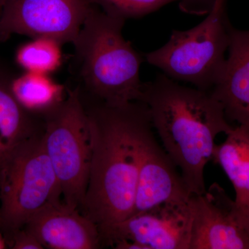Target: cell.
<instances>
[{
  "mask_svg": "<svg viewBox=\"0 0 249 249\" xmlns=\"http://www.w3.org/2000/svg\"><path fill=\"white\" fill-rule=\"evenodd\" d=\"M214 147L212 160L224 170L235 192L236 207L249 204V128L234 127Z\"/></svg>",
  "mask_w": 249,
  "mask_h": 249,
  "instance_id": "4fadbf2b",
  "label": "cell"
},
{
  "mask_svg": "<svg viewBox=\"0 0 249 249\" xmlns=\"http://www.w3.org/2000/svg\"><path fill=\"white\" fill-rule=\"evenodd\" d=\"M58 178L37 134L0 155V231L22 229L49 204L62 202Z\"/></svg>",
  "mask_w": 249,
  "mask_h": 249,
  "instance_id": "277c9868",
  "label": "cell"
},
{
  "mask_svg": "<svg viewBox=\"0 0 249 249\" xmlns=\"http://www.w3.org/2000/svg\"><path fill=\"white\" fill-rule=\"evenodd\" d=\"M192 196L176 165L156 140L152 130L142 144L131 215L165 203L189 201Z\"/></svg>",
  "mask_w": 249,
  "mask_h": 249,
  "instance_id": "30bf717a",
  "label": "cell"
},
{
  "mask_svg": "<svg viewBox=\"0 0 249 249\" xmlns=\"http://www.w3.org/2000/svg\"><path fill=\"white\" fill-rule=\"evenodd\" d=\"M139 101L148 108L152 127L193 196L206 191L205 167L212 160L216 137L234 127L211 91L178 84L165 74L143 83Z\"/></svg>",
  "mask_w": 249,
  "mask_h": 249,
  "instance_id": "7a4b0ae2",
  "label": "cell"
},
{
  "mask_svg": "<svg viewBox=\"0 0 249 249\" xmlns=\"http://www.w3.org/2000/svg\"><path fill=\"white\" fill-rule=\"evenodd\" d=\"M42 139L58 178L62 202L80 211L89 180L91 142L79 87L67 89L65 101L45 118Z\"/></svg>",
  "mask_w": 249,
  "mask_h": 249,
  "instance_id": "8992f818",
  "label": "cell"
},
{
  "mask_svg": "<svg viewBox=\"0 0 249 249\" xmlns=\"http://www.w3.org/2000/svg\"><path fill=\"white\" fill-rule=\"evenodd\" d=\"M235 214L237 219L249 217V204L243 208H237L235 206Z\"/></svg>",
  "mask_w": 249,
  "mask_h": 249,
  "instance_id": "d6986e66",
  "label": "cell"
},
{
  "mask_svg": "<svg viewBox=\"0 0 249 249\" xmlns=\"http://www.w3.org/2000/svg\"><path fill=\"white\" fill-rule=\"evenodd\" d=\"M194 216L190 249H249V235L235 213V201L217 183L193 196Z\"/></svg>",
  "mask_w": 249,
  "mask_h": 249,
  "instance_id": "9c48e42d",
  "label": "cell"
},
{
  "mask_svg": "<svg viewBox=\"0 0 249 249\" xmlns=\"http://www.w3.org/2000/svg\"><path fill=\"white\" fill-rule=\"evenodd\" d=\"M229 55L211 90L229 121L249 128V30L230 29Z\"/></svg>",
  "mask_w": 249,
  "mask_h": 249,
  "instance_id": "7c38bea8",
  "label": "cell"
},
{
  "mask_svg": "<svg viewBox=\"0 0 249 249\" xmlns=\"http://www.w3.org/2000/svg\"><path fill=\"white\" fill-rule=\"evenodd\" d=\"M8 248L7 244L5 240L4 236L2 232L0 231V249H4Z\"/></svg>",
  "mask_w": 249,
  "mask_h": 249,
  "instance_id": "44dd1931",
  "label": "cell"
},
{
  "mask_svg": "<svg viewBox=\"0 0 249 249\" xmlns=\"http://www.w3.org/2000/svg\"><path fill=\"white\" fill-rule=\"evenodd\" d=\"M106 14L127 20L140 18L175 1L183 11L196 14L209 13L215 0H90Z\"/></svg>",
  "mask_w": 249,
  "mask_h": 249,
  "instance_id": "2e32d148",
  "label": "cell"
},
{
  "mask_svg": "<svg viewBox=\"0 0 249 249\" xmlns=\"http://www.w3.org/2000/svg\"><path fill=\"white\" fill-rule=\"evenodd\" d=\"M0 223H1V217H0Z\"/></svg>",
  "mask_w": 249,
  "mask_h": 249,
  "instance_id": "603a6c76",
  "label": "cell"
},
{
  "mask_svg": "<svg viewBox=\"0 0 249 249\" xmlns=\"http://www.w3.org/2000/svg\"><path fill=\"white\" fill-rule=\"evenodd\" d=\"M44 249H95L102 246L99 230L78 209L63 202L41 209L24 226Z\"/></svg>",
  "mask_w": 249,
  "mask_h": 249,
  "instance_id": "8fae6325",
  "label": "cell"
},
{
  "mask_svg": "<svg viewBox=\"0 0 249 249\" xmlns=\"http://www.w3.org/2000/svg\"><path fill=\"white\" fill-rule=\"evenodd\" d=\"M61 46L52 39L32 38L18 49L16 60L27 72L50 75L61 66Z\"/></svg>",
  "mask_w": 249,
  "mask_h": 249,
  "instance_id": "e0dca14e",
  "label": "cell"
},
{
  "mask_svg": "<svg viewBox=\"0 0 249 249\" xmlns=\"http://www.w3.org/2000/svg\"><path fill=\"white\" fill-rule=\"evenodd\" d=\"M86 111L91 157L80 211L101 235L132 214L142 144L153 127L148 108L141 101L121 106L100 101Z\"/></svg>",
  "mask_w": 249,
  "mask_h": 249,
  "instance_id": "6da1fadb",
  "label": "cell"
},
{
  "mask_svg": "<svg viewBox=\"0 0 249 249\" xmlns=\"http://www.w3.org/2000/svg\"><path fill=\"white\" fill-rule=\"evenodd\" d=\"M11 89L19 103L31 114L44 119L62 104L66 98L63 85L50 75L27 72L11 79Z\"/></svg>",
  "mask_w": 249,
  "mask_h": 249,
  "instance_id": "5bb4252c",
  "label": "cell"
},
{
  "mask_svg": "<svg viewBox=\"0 0 249 249\" xmlns=\"http://www.w3.org/2000/svg\"><path fill=\"white\" fill-rule=\"evenodd\" d=\"M7 247L13 249H43L40 242L24 228L4 236Z\"/></svg>",
  "mask_w": 249,
  "mask_h": 249,
  "instance_id": "ac0fdd59",
  "label": "cell"
},
{
  "mask_svg": "<svg viewBox=\"0 0 249 249\" xmlns=\"http://www.w3.org/2000/svg\"><path fill=\"white\" fill-rule=\"evenodd\" d=\"M225 0H215L207 17L196 27L175 30L163 47L145 55L146 61L175 81L211 91L217 83L230 45Z\"/></svg>",
  "mask_w": 249,
  "mask_h": 249,
  "instance_id": "5b68a950",
  "label": "cell"
},
{
  "mask_svg": "<svg viewBox=\"0 0 249 249\" xmlns=\"http://www.w3.org/2000/svg\"><path fill=\"white\" fill-rule=\"evenodd\" d=\"M240 225L246 231V232L249 235V217L247 218H241V219H237Z\"/></svg>",
  "mask_w": 249,
  "mask_h": 249,
  "instance_id": "ffe728a7",
  "label": "cell"
},
{
  "mask_svg": "<svg viewBox=\"0 0 249 249\" xmlns=\"http://www.w3.org/2000/svg\"><path fill=\"white\" fill-rule=\"evenodd\" d=\"M124 22L93 4L73 44L79 85L111 106L139 101L143 85L142 56L123 36Z\"/></svg>",
  "mask_w": 249,
  "mask_h": 249,
  "instance_id": "3957f363",
  "label": "cell"
},
{
  "mask_svg": "<svg viewBox=\"0 0 249 249\" xmlns=\"http://www.w3.org/2000/svg\"><path fill=\"white\" fill-rule=\"evenodd\" d=\"M5 1H6V0H0V14H1V10H2Z\"/></svg>",
  "mask_w": 249,
  "mask_h": 249,
  "instance_id": "7402d4cb",
  "label": "cell"
},
{
  "mask_svg": "<svg viewBox=\"0 0 249 249\" xmlns=\"http://www.w3.org/2000/svg\"><path fill=\"white\" fill-rule=\"evenodd\" d=\"M193 216V196L159 205L109 227L101 233V244L112 247L124 240L142 249H190Z\"/></svg>",
  "mask_w": 249,
  "mask_h": 249,
  "instance_id": "ba28073f",
  "label": "cell"
},
{
  "mask_svg": "<svg viewBox=\"0 0 249 249\" xmlns=\"http://www.w3.org/2000/svg\"><path fill=\"white\" fill-rule=\"evenodd\" d=\"M92 6L90 0H6L0 42L18 34L73 44Z\"/></svg>",
  "mask_w": 249,
  "mask_h": 249,
  "instance_id": "52a82bcc",
  "label": "cell"
},
{
  "mask_svg": "<svg viewBox=\"0 0 249 249\" xmlns=\"http://www.w3.org/2000/svg\"><path fill=\"white\" fill-rule=\"evenodd\" d=\"M11 79L0 73V155L37 134L34 114L14 96Z\"/></svg>",
  "mask_w": 249,
  "mask_h": 249,
  "instance_id": "9a60e30c",
  "label": "cell"
}]
</instances>
